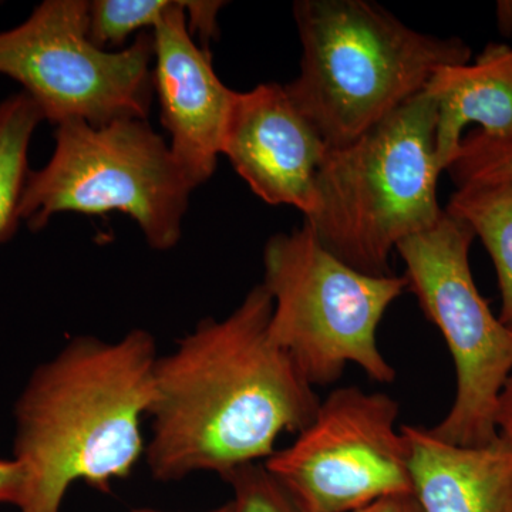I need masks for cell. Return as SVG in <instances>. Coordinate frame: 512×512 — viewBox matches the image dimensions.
Instances as JSON below:
<instances>
[{"label": "cell", "mask_w": 512, "mask_h": 512, "mask_svg": "<svg viewBox=\"0 0 512 512\" xmlns=\"http://www.w3.org/2000/svg\"><path fill=\"white\" fill-rule=\"evenodd\" d=\"M264 285L224 319H202L158 356L146 460L161 483L197 473L225 478L265 463L284 433H301L320 400L269 335Z\"/></svg>", "instance_id": "6da1fadb"}, {"label": "cell", "mask_w": 512, "mask_h": 512, "mask_svg": "<svg viewBox=\"0 0 512 512\" xmlns=\"http://www.w3.org/2000/svg\"><path fill=\"white\" fill-rule=\"evenodd\" d=\"M157 359L154 336L133 329L114 342L74 336L33 370L13 407L19 512H60L74 484L110 493L133 473L146 456Z\"/></svg>", "instance_id": "7a4b0ae2"}, {"label": "cell", "mask_w": 512, "mask_h": 512, "mask_svg": "<svg viewBox=\"0 0 512 512\" xmlns=\"http://www.w3.org/2000/svg\"><path fill=\"white\" fill-rule=\"evenodd\" d=\"M293 16L301 73L284 87L330 150L426 90L440 67L471 60L464 40L421 33L367 0H298Z\"/></svg>", "instance_id": "3957f363"}, {"label": "cell", "mask_w": 512, "mask_h": 512, "mask_svg": "<svg viewBox=\"0 0 512 512\" xmlns=\"http://www.w3.org/2000/svg\"><path fill=\"white\" fill-rule=\"evenodd\" d=\"M436 123L437 100L426 89L353 143L329 150L303 224L340 261L365 274L392 275L397 245L443 217Z\"/></svg>", "instance_id": "277c9868"}, {"label": "cell", "mask_w": 512, "mask_h": 512, "mask_svg": "<svg viewBox=\"0 0 512 512\" xmlns=\"http://www.w3.org/2000/svg\"><path fill=\"white\" fill-rule=\"evenodd\" d=\"M262 285L272 301L269 335L311 386L338 382L349 365L377 383L396 379L377 329L406 291L404 276L357 271L303 224L266 242Z\"/></svg>", "instance_id": "5b68a950"}, {"label": "cell", "mask_w": 512, "mask_h": 512, "mask_svg": "<svg viewBox=\"0 0 512 512\" xmlns=\"http://www.w3.org/2000/svg\"><path fill=\"white\" fill-rule=\"evenodd\" d=\"M56 127L49 163L29 173L20 220L39 231L62 212H120L137 222L151 248L168 251L178 244L195 187L146 120Z\"/></svg>", "instance_id": "8992f818"}, {"label": "cell", "mask_w": 512, "mask_h": 512, "mask_svg": "<svg viewBox=\"0 0 512 512\" xmlns=\"http://www.w3.org/2000/svg\"><path fill=\"white\" fill-rule=\"evenodd\" d=\"M473 228L444 210L434 227L404 239L407 289L446 340L456 370L450 410L431 433L447 443L477 447L498 437V400L512 376V330L478 291L470 265Z\"/></svg>", "instance_id": "52a82bcc"}, {"label": "cell", "mask_w": 512, "mask_h": 512, "mask_svg": "<svg viewBox=\"0 0 512 512\" xmlns=\"http://www.w3.org/2000/svg\"><path fill=\"white\" fill-rule=\"evenodd\" d=\"M153 60L154 37L146 32L120 52L94 45L84 0H46L22 25L0 32V74L22 84L55 126L146 120Z\"/></svg>", "instance_id": "ba28073f"}, {"label": "cell", "mask_w": 512, "mask_h": 512, "mask_svg": "<svg viewBox=\"0 0 512 512\" xmlns=\"http://www.w3.org/2000/svg\"><path fill=\"white\" fill-rule=\"evenodd\" d=\"M386 393L339 387L288 447L265 467L308 512H356L413 494L410 447Z\"/></svg>", "instance_id": "9c48e42d"}, {"label": "cell", "mask_w": 512, "mask_h": 512, "mask_svg": "<svg viewBox=\"0 0 512 512\" xmlns=\"http://www.w3.org/2000/svg\"><path fill=\"white\" fill-rule=\"evenodd\" d=\"M225 2L177 0L154 26L153 84L161 106V123L170 134V150L195 188L217 170L234 90L212 67L208 50L192 33L210 40Z\"/></svg>", "instance_id": "30bf717a"}, {"label": "cell", "mask_w": 512, "mask_h": 512, "mask_svg": "<svg viewBox=\"0 0 512 512\" xmlns=\"http://www.w3.org/2000/svg\"><path fill=\"white\" fill-rule=\"evenodd\" d=\"M329 150L281 84L235 93L221 154L261 200L311 214Z\"/></svg>", "instance_id": "8fae6325"}, {"label": "cell", "mask_w": 512, "mask_h": 512, "mask_svg": "<svg viewBox=\"0 0 512 512\" xmlns=\"http://www.w3.org/2000/svg\"><path fill=\"white\" fill-rule=\"evenodd\" d=\"M410 447L413 495L423 512H512V441L498 434L466 447L430 429L402 426Z\"/></svg>", "instance_id": "7c38bea8"}, {"label": "cell", "mask_w": 512, "mask_h": 512, "mask_svg": "<svg viewBox=\"0 0 512 512\" xmlns=\"http://www.w3.org/2000/svg\"><path fill=\"white\" fill-rule=\"evenodd\" d=\"M427 90L437 100L436 160L447 171L463 133L477 124L478 136L512 143V46L490 43L476 62L440 67Z\"/></svg>", "instance_id": "4fadbf2b"}, {"label": "cell", "mask_w": 512, "mask_h": 512, "mask_svg": "<svg viewBox=\"0 0 512 512\" xmlns=\"http://www.w3.org/2000/svg\"><path fill=\"white\" fill-rule=\"evenodd\" d=\"M446 211L467 222L487 249L500 288L498 318L512 330V181L461 185Z\"/></svg>", "instance_id": "5bb4252c"}, {"label": "cell", "mask_w": 512, "mask_h": 512, "mask_svg": "<svg viewBox=\"0 0 512 512\" xmlns=\"http://www.w3.org/2000/svg\"><path fill=\"white\" fill-rule=\"evenodd\" d=\"M42 111L25 92L0 101V245L15 234L29 177V147Z\"/></svg>", "instance_id": "9a60e30c"}, {"label": "cell", "mask_w": 512, "mask_h": 512, "mask_svg": "<svg viewBox=\"0 0 512 512\" xmlns=\"http://www.w3.org/2000/svg\"><path fill=\"white\" fill-rule=\"evenodd\" d=\"M177 0H93L89 2V37L106 49L120 46L141 29L153 28Z\"/></svg>", "instance_id": "2e32d148"}, {"label": "cell", "mask_w": 512, "mask_h": 512, "mask_svg": "<svg viewBox=\"0 0 512 512\" xmlns=\"http://www.w3.org/2000/svg\"><path fill=\"white\" fill-rule=\"evenodd\" d=\"M224 480L231 485V512H308L264 463L239 467Z\"/></svg>", "instance_id": "e0dca14e"}, {"label": "cell", "mask_w": 512, "mask_h": 512, "mask_svg": "<svg viewBox=\"0 0 512 512\" xmlns=\"http://www.w3.org/2000/svg\"><path fill=\"white\" fill-rule=\"evenodd\" d=\"M447 171L457 187L512 181V143H494L471 131Z\"/></svg>", "instance_id": "ac0fdd59"}, {"label": "cell", "mask_w": 512, "mask_h": 512, "mask_svg": "<svg viewBox=\"0 0 512 512\" xmlns=\"http://www.w3.org/2000/svg\"><path fill=\"white\" fill-rule=\"evenodd\" d=\"M25 487V471L15 458H0V504L18 505Z\"/></svg>", "instance_id": "d6986e66"}, {"label": "cell", "mask_w": 512, "mask_h": 512, "mask_svg": "<svg viewBox=\"0 0 512 512\" xmlns=\"http://www.w3.org/2000/svg\"><path fill=\"white\" fill-rule=\"evenodd\" d=\"M356 512H423L413 494L393 495Z\"/></svg>", "instance_id": "ffe728a7"}, {"label": "cell", "mask_w": 512, "mask_h": 512, "mask_svg": "<svg viewBox=\"0 0 512 512\" xmlns=\"http://www.w3.org/2000/svg\"><path fill=\"white\" fill-rule=\"evenodd\" d=\"M495 424H497L498 434L504 439L512 441V376L505 383L500 400H498Z\"/></svg>", "instance_id": "44dd1931"}, {"label": "cell", "mask_w": 512, "mask_h": 512, "mask_svg": "<svg viewBox=\"0 0 512 512\" xmlns=\"http://www.w3.org/2000/svg\"><path fill=\"white\" fill-rule=\"evenodd\" d=\"M497 19L501 32L512 39V0L498 2Z\"/></svg>", "instance_id": "7402d4cb"}, {"label": "cell", "mask_w": 512, "mask_h": 512, "mask_svg": "<svg viewBox=\"0 0 512 512\" xmlns=\"http://www.w3.org/2000/svg\"><path fill=\"white\" fill-rule=\"evenodd\" d=\"M130 512H173V511H165L158 510V508L153 507H137L133 508ZM204 512H231V504L227 503L224 505H220V507L211 508V510Z\"/></svg>", "instance_id": "603a6c76"}]
</instances>
